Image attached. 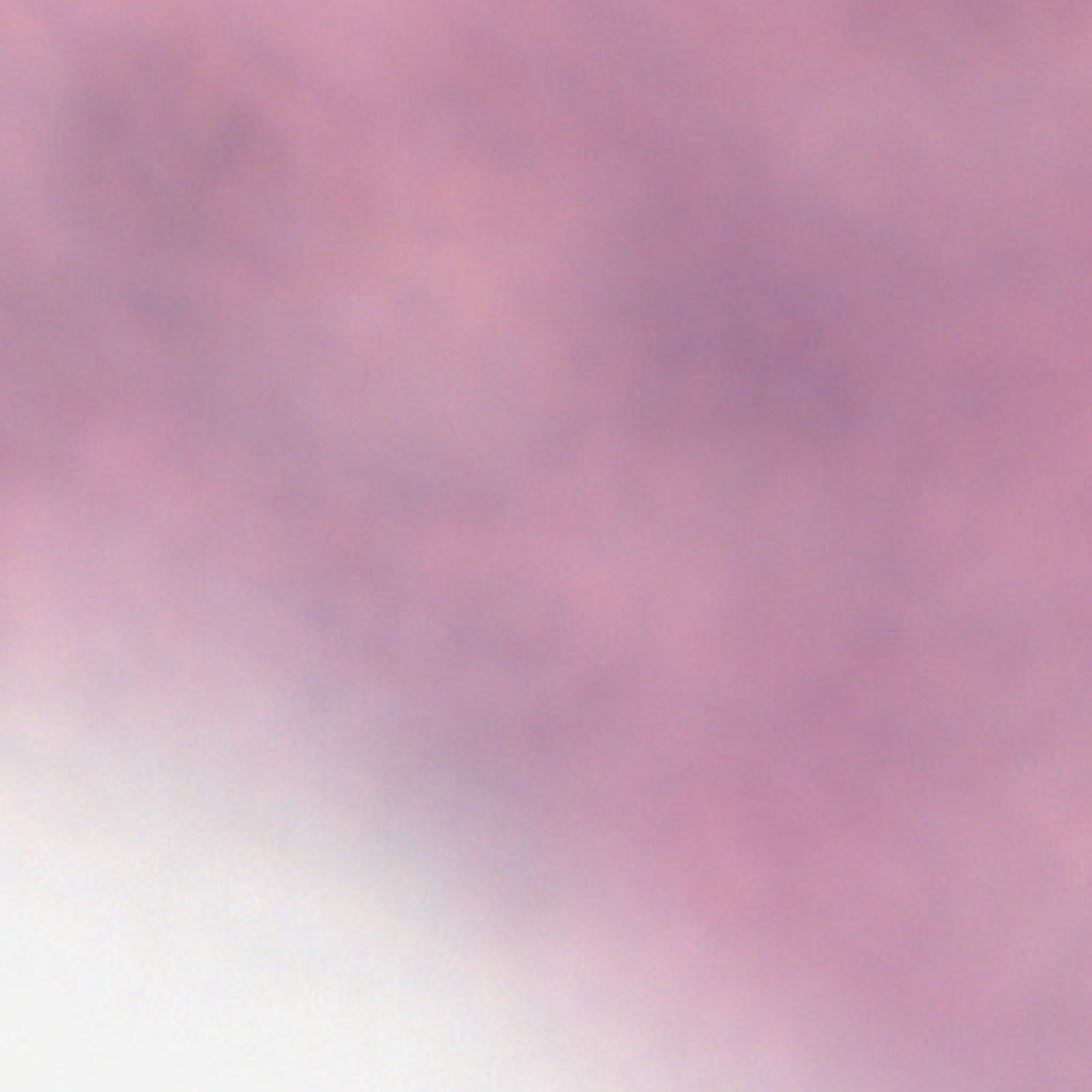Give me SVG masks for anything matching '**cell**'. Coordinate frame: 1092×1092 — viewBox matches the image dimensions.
<instances>
[{"mask_svg": "<svg viewBox=\"0 0 1092 1092\" xmlns=\"http://www.w3.org/2000/svg\"><path fill=\"white\" fill-rule=\"evenodd\" d=\"M675 361L734 416L817 433L847 414L849 393L817 324L788 288L759 280L700 286L673 340Z\"/></svg>", "mask_w": 1092, "mask_h": 1092, "instance_id": "6da1fadb", "label": "cell"}]
</instances>
